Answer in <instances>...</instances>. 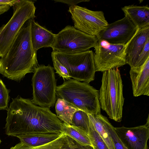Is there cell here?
<instances>
[{
    "label": "cell",
    "mask_w": 149,
    "mask_h": 149,
    "mask_svg": "<svg viewBox=\"0 0 149 149\" xmlns=\"http://www.w3.org/2000/svg\"><path fill=\"white\" fill-rule=\"evenodd\" d=\"M5 129L9 136L36 132H61L63 122L49 108L38 106L18 95L8 110Z\"/></svg>",
    "instance_id": "cell-1"
},
{
    "label": "cell",
    "mask_w": 149,
    "mask_h": 149,
    "mask_svg": "<svg viewBox=\"0 0 149 149\" xmlns=\"http://www.w3.org/2000/svg\"><path fill=\"white\" fill-rule=\"evenodd\" d=\"M31 19L24 24L6 54L0 58V73L10 79L20 81L39 65L31 40Z\"/></svg>",
    "instance_id": "cell-2"
},
{
    "label": "cell",
    "mask_w": 149,
    "mask_h": 149,
    "mask_svg": "<svg viewBox=\"0 0 149 149\" xmlns=\"http://www.w3.org/2000/svg\"><path fill=\"white\" fill-rule=\"evenodd\" d=\"M99 91L89 83L74 79L65 81L56 86V94L69 105L88 114L100 113Z\"/></svg>",
    "instance_id": "cell-3"
},
{
    "label": "cell",
    "mask_w": 149,
    "mask_h": 149,
    "mask_svg": "<svg viewBox=\"0 0 149 149\" xmlns=\"http://www.w3.org/2000/svg\"><path fill=\"white\" fill-rule=\"evenodd\" d=\"M101 81L99 93L101 107L111 119L120 122L124 98L122 81L118 68L103 72Z\"/></svg>",
    "instance_id": "cell-4"
},
{
    "label": "cell",
    "mask_w": 149,
    "mask_h": 149,
    "mask_svg": "<svg viewBox=\"0 0 149 149\" xmlns=\"http://www.w3.org/2000/svg\"><path fill=\"white\" fill-rule=\"evenodd\" d=\"M13 15L0 28V57L6 54L25 22L36 17V7L31 0L18 1L13 5Z\"/></svg>",
    "instance_id": "cell-5"
},
{
    "label": "cell",
    "mask_w": 149,
    "mask_h": 149,
    "mask_svg": "<svg viewBox=\"0 0 149 149\" xmlns=\"http://www.w3.org/2000/svg\"><path fill=\"white\" fill-rule=\"evenodd\" d=\"M94 55L93 52L90 50L71 54L53 51L51 56L66 68L70 78L89 83L95 79L96 71Z\"/></svg>",
    "instance_id": "cell-6"
},
{
    "label": "cell",
    "mask_w": 149,
    "mask_h": 149,
    "mask_svg": "<svg viewBox=\"0 0 149 149\" xmlns=\"http://www.w3.org/2000/svg\"><path fill=\"white\" fill-rule=\"evenodd\" d=\"M32 82V102L42 107L49 108L54 106L57 86L54 68L49 65H39L34 72Z\"/></svg>",
    "instance_id": "cell-7"
},
{
    "label": "cell",
    "mask_w": 149,
    "mask_h": 149,
    "mask_svg": "<svg viewBox=\"0 0 149 149\" xmlns=\"http://www.w3.org/2000/svg\"><path fill=\"white\" fill-rule=\"evenodd\" d=\"M97 38L87 34L68 25L56 34L53 51L71 54L89 50L94 47L98 41Z\"/></svg>",
    "instance_id": "cell-8"
},
{
    "label": "cell",
    "mask_w": 149,
    "mask_h": 149,
    "mask_svg": "<svg viewBox=\"0 0 149 149\" xmlns=\"http://www.w3.org/2000/svg\"><path fill=\"white\" fill-rule=\"evenodd\" d=\"M126 45L111 44L105 40H98L94 47L96 72H103L126 64Z\"/></svg>",
    "instance_id": "cell-9"
},
{
    "label": "cell",
    "mask_w": 149,
    "mask_h": 149,
    "mask_svg": "<svg viewBox=\"0 0 149 149\" xmlns=\"http://www.w3.org/2000/svg\"><path fill=\"white\" fill-rule=\"evenodd\" d=\"M76 29L91 36H98L108 23L101 11H93L78 6H70L68 10Z\"/></svg>",
    "instance_id": "cell-10"
},
{
    "label": "cell",
    "mask_w": 149,
    "mask_h": 149,
    "mask_svg": "<svg viewBox=\"0 0 149 149\" xmlns=\"http://www.w3.org/2000/svg\"><path fill=\"white\" fill-rule=\"evenodd\" d=\"M137 29L126 16L108 24L97 37L98 40L107 41L109 44L125 45L134 36Z\"/></svg>",
    "instance_id": "cell-11"
},
{
    "label": "cell",
    "mask_w": 149,
    "mask_h": 149,
    "mask_svg": "<svg viewBox=\"0 0 149 149\" xmlns=\"http://www.w3.org/2000/svg\"><path fill=\"white\" fill-rule=\"evenodd\" d=\"M118 137L127 149H148L149 115L145 125L132 127H114Z\"/></svg>",
    "instance_id": "cell-12"
},
{
    "label": "cell",
    "mask_w": 149,
    "mask_h": 149,
    "mask_svg": "<svg viewBox=\"0 0 149 149\" xmlns=\"http://www.w3.org/2000/svg\"><path fill=\"white\" fill-rule=\"evenodd\" d=\"M149 39V26L137 30L126 45V61L130 69L134 68L139 56L147 41Z\"/></svg>",
    "instance_id": "cell-13"
},
{
    "label": "cell",
    "mask_w": 149,
    "mask_h": 149,
    "mask_svg": "<svg viewBox=\"0 0 149 149\" xmlns=\"http://www.w3.org/2000/svg\"><path fill=\"white\" fill-rule=\"evenodd\" d=\"M130 74L134 96H149V58L141 66L130 69Z\"/></svg>",
    "instance_id": "cell-14"
},
{
    "label": "cell",
    "mask_w": 149,
    "mask_h": 149,
    "mask_svg": "<svg viewBox=\"0 0 149 149\" xmlns=\"http://www.w3.org/2000/svg\"><path fill=\"white\" fill-rule=\"evenodd\" d=\"M31 34L32 45L36 52L42 47L52 48L54 43L56 34L41 26L34 19L31 21Z\"/></svg>",
    "instance_id": "cell-15"
},
{
    "label": "cell",
    "mask_w": 149,
    "mask_h": 149,
    "mask_svg": "<svg viewBox=\"0 0 149 149\" xmlns=\"http://www.w3.org/2000/svg\"><path fill=\"white\" fill-rule=\"evenodd\" d=\"M121 9L137 29L149 26V8L147 5L141 6L132 4L125 6Z\"/></svg>",
    "instance_id": "cell-16"
},
{
    "label": "cell",
    "mask_w": 149,
    "mask_h": 149,
    "mask_svg": "<svg viewBox=\"0 0 149 149\" xmlns=\"http://www.w3.org/2000/svg\"><path fill=\"white\" fill-rule=\"evenodd\" d=\"M61 132H36L20 135L16 136L21 142L32 147L43 146L50 143L59 138Z\"/></svg>",
    "instance_id": "cell-17"
},
{
    "label": "cell",
    "mask_w": 149,
    "mask_h": 149,
    "mask_svg": "<svg viewBox=\"0 0 149 149\" xmlns=\"http://www.w3.org/2000/svg\"><path fill=\"white\" fill-rule=\"evenodd\" d=\"M61 132L69 136L80 144L93 147L88 134L83 128L63 122Z\"/></svg>",
    "instance_id": "cell-18"
},
{
    "label": "cell",
    "mask_w": 149,
    "mask_h": 149,
    "mask_svg": "<svg viewBox=\"0 0 149 149\" xmlns=\"http://www.w3.org/2000/svg\"><path fill=\"white\" fill-rule=\"evenodd\" d=\"M88 114V113H87ZM90 120L95 129L104 141L109 149H114L111 139L104 125V116L100 113L97 114H88Z\"/></svg>",
    "instance_id": "cell-19"
},
{
    "label": "cell",
    "mask_w": 149,
    "mask_h": 149,
    "mask_svg": "<svg viewBox=\"0 0 149 149\" xmlns=\"http://www.w3.org/2000/svg\"><path fill=\"white\" fill-rule=\"evenodd\" d=\"M55 110L57 116L61 121L71 125L73 115L79 110L69 105L63 99L58 98L55 104Z\"/></svg>",
    "instance_id": "cell-20"
},
{
    "label": "cell",
    "mask_w": 149,
    "mask_h": 149,
    "mask_svg": "<svg viewBox=\"0 0 149 149\" xmlns=\"http://www.w3.org/2000/svg\"><path fill=\"white\" fill-rule=\"evenodd\" d=\"M66 138V135L63 134L58 139L50 143L36 147L28 146L20 142L10 149H59L65 142Z\"/></svg>",
    "instance_id": "cell-21"
},
{
    "label": "cell",
    "mask_w": 149,
    "mask_h": 149,
    "mask_svg": "<svg viewBox=\"0 0 149 149\" xmlns=\"http://www.w3.org/2000/svg\"><path fill=\"white\" fill-rule=\"evenodd\" d=\"M90 124V119L87 113L80 110H78L74 113L71 125L80 127L88 134Z\"/></svg>",
    "instance_id": "cell-22"
},
{
    "label": "cell",
    "mask_w": 149,
    "mask_h": 149,
    "mask_svg": "<svg viewBox=\"0 0 149 149\" xmlns=\"http://www.w3.org/2000/svg\"><path fill=\"white\" fill-rule=\"evenodd\" d=\"M88 135L93 149H109L90 120Z\"/></svg>",
    "instance_id": "cell-23"
},
{
    "label": "cell",
    "mask_w": 149,
    "mask_h": 149,
    "mask_svg": "<svg viewBox=\"0 0 149 149\" xmlns=\"http://www.w3.org/2000/svg\"><path fill=\"white\" fill-rule=\"evenodd\" d=\"M104 121L105 127L112 140L114 149H127L118 137L114 130V127L104 116Z\"/></svg>",
    "instance_id": "cell-24"
},
{
    "label": "cell",
    "mask_w": 149,
    "mask_h": 149,
    "mask_svg": "<svg viewBox=\"0 0 149 149\" xmlns=\"http://www.w3.org/2000/svg\"><path fill=\"white\" fill-rule=\"evenodd\" d=\"M9 91L0 79V110H7L9 100Z\"/></svg>",
    "instance_id": "cell-25"
},
{
    "label": "cell",
    "mask_w": 149,
    "mask_h": 149,
    "mask_svg": "<svg viewBox=\"0 0 149 149\" xmlns=\"http://www.w3.org/2000/svg\"><path fill=\"white\" fill-rule=\"evenodd\" d=\"M66 136L65 142L59 149H93L91 146L82 145L69 136Z\"/></svg>",
    "instance_id": "cell-26"
},
{
    "label": "cell",
    "mask_w": 149,
    "mask_h": 149,
    "mask_svg": "<svg viewBox=\"0 0 149 149\" xmlns=\"http://www.w3.org/2000/svg\"><path fill=\"white\" fill-rule=\"evenodd\" d=\"M52 58L54 69L56 71V73L60 77H62L64 80L65 79L67 80L70 79V77L66 68L56 59L53 57Z\"/></svg>",
    "instance_id": "cell-27"
},
{
    "label": "cell",
    "mask_w": 149,
    "mask_h": 149,
    "mask_svg": "<svg viewBox=\"0 0 149 149\" xmlns=\"http://www.w3.org/2000/svg\"><path fill=\"white\" fill-rule=\"evenodd\" d=\"M149 58V39L147 41L144 48L139 56L134 69L139 67L143 65Z\"/></svg>",
    "instance_id": "cell-28"
},
{
    "label": "cell",
    "mask_w": 149,
    "mask_h": 149,
    "mask_svg": "<svg viewBox=\"0 0 149 149\" xmlns=\"http://www.w3.org/2000/svg\"><path fill=\"white\" fill-rule=\"evenodd\" d=\"M55 2L66 4L70 6H76L78 3L83 2H89V0H54Z\"/></svg>",
    "instance_id": "cell-29"
},
{
    "label": "cell",
    "mask_w": 149,
    "mask_h": 149,
    "mask_svg": "<svg viewBox=\"0 0 149 149\" xmlns=\"http://www.w3.org/2000/svg\"><path fill=\"white\" fill-rule=\"evenodd\" d=\"M10 7L9 5L0 4V15L8 11Z\"/></svg>",
    "instance_id": "cell-30"
},
{
    "label": "cell",
    "mask_w": 149,
    "mask_h": 149,
    "mask_svg": "<svg viewBox=\"0 0 149 149\" xmlns=\"http://www.w3.org/2000/svg\"><path fill=\"white\" fill-rule=\"evenodd\" d=\"M1 139H0V144L1 143Z\"/></svg>",
    "instance_id": "cell-31"
}]
</instances>
